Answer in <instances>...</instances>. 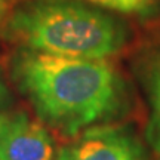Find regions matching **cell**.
<instances>
[{
    "label": "cell",
    "mask_w": 160,
    "mask_h": 160,
    "mask_svg": "<svg viewBox=\"0 0 160 160\" xmlns=\"http://www.w3.org/2000/svg\"><path fill=\"white\" fill-rule=\"evenodd\" d=\"M11 77L45 125L77 137L125 113L126 85L105 59L61 57L21 48Z\"/></svg>",
    "instance_id": "6da1fadb"
},
{
    "label": "cell",
    "mask_w": 160,
    "mask_h": 160,
    "mask_svg": "<svg viewBox=\"0 0 160 160\" xmlns=\"http://www.w3.org/2000/svg\"><path fill=\"white\" fill-rule=\"evenodd\" d=\"M110 11L83 0H24L5 22L21 48L85 59H107L129 40V28Z\"/></svg>",
    "instance_id": "7a4b0ae2"
},
{
    "label": "cell",
    "mask_w": 160,
    "mask_h": 160,
    "mask_svg": "<svg viewBox=\"0 0 160 160\" xmlns=\"http://www.w3.org/2000/svg\"><path fill=\"white\" fill-rule=\"evenodd\" d=\"M55 160H148V154L129 128L104 123L58 148Z\"/></svg>",
    "instance_id": "3957f363"
},
{
    "label": "cell",
    "mask_w": 160,
    "mask_h": 160,
    "mask_svg": "<svg viewBox=\"0 0 160 160\" xmlns=\"http://www.w3.org/2000/svg\"><path fill=\"white\" fill-rule=\"evenodd\" d=\"M53 139L25 111H0V160H55Z\"/></svg>",
    "instance_id": "277c9868"
},
{
    "label": "cell",
    "mask_w": 160,
    "mask_h": 160,
    "mask_svg": "<svg viewBox=\"0 0 160 160\" xmlns=\"http://www.w3.org/2000/svg\"><path fill=\"white\" fill-rule=\"evenodd\" d=\"M139 77L150 108L145 126V141L156 159L160 160V49L148 53L141 61Z\"/></svg>",
    "instance_id": "5b68a950"
},
{
    "label": "cell",
    "mask_w": 160,
    "mask_h": 160,
    "mask_svg": "<svg viewBox=\"0 0 160 160\" xmlns=\"http://www.w3.org/2000/svg\"><path fill=\"white\" fill-rule=\"evenodd\" d=\"M110 12L138 18L154 17L159 12V0H83Z\"/></svg>",
    "instance_id": "8992f818"
},
{
    "label": "cell",
    "mask_w": 160,
    "mask_h": 160,
    "mask_svg": "<svg viewBox=\"0 0 160 160\" xmlns=\"http://www.w3.org/2000/svg\"><path fill=\"white\" fill-rule=\"evenodd\" d=\"M12 102V92L9 89V86L6 83L5 77H3V73L0 70V111L2 110H6Z\"/></svg>",
    "instance_id": "52a82bcc"
},
{
    "label": "cell",
    "mask_w": 160,
    "mask_h": 160,
    "mask_svg": "<svg viewBox=\"0 0 160 160\" xmlns=\"http://www.w3.org/2000/svg\"><path fill=\"white\" fill-rule=\"evenodd\" d=\"M13 8H15V0H0V30L5 25Z\"/></svg>",
    "instance_id": "ba28073f"
}]
</instances>
